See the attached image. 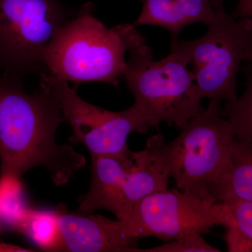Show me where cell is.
I'll list each match as a JSON object with an SVG mask.
<instances>
[{
  "label": "cell",
  "instance_id": "obj_1",
  "mask_svg": "<svg viewBox=\"0 0 252 252\" xmlns=\"http://www.w3.org/2000/svg\"><path fill=\"white\" fill-rule=\"evenodd\" d=\"M62 111L46 84L33 94L21 80L0 74V160L1 175L21 178L42 167L55 185L63 186L85 167L86 158L56 133L64 122Z\"/></svg>",
  "mask_w": 252,
  "mask_h": 252
},
{
  "label": "cell",
  "instance_id": "obj_2",
  "mask_svg": "<svg viewBox=\"0 0 252 252\" xmlns=\"http://www.w3.org/2000/svg\"><path fill=\"white\" fill-rule=\"evenodd\" d=\"M87 3L63 26L46 48L43 71L71 82H102L117 87L126 55L144 38L133 24L107 28Z\"/></svg>",
  "mask_w": 252,
  "mask_h": 252
},
{
  "label": "cell",
  "instance_id": "obj_3",
  "mask_svg": "<svg viewBox=\"0 0 252 252\" xmlns=\"http://www.w3.org/2000/svg\"><path fill=\"white\" fill-rule=\"evenodd\" d=\"M124 77L135 98L133 105L150 127L161 123L183 128L204 110L190 61L172 41L166 57L154 61L145 39L128 52Z\"/></svg>",
  "mask_w": 252,
  "mask_h": 252
},
{
  "label": "cell",
  "instance_id": "obj_4",
  "mask_svg": "<svg viewBox=\"0 0 252 252\" xmlns=\"http://www.w3.org/2000/svg\"><path fill=\"white\" fill-rule=\"evenodd\" d=\"M91 158V185L79 197V210H107L122 221L142 199L166 190L171 177L167 143L160 134L151 136L140 152L127 149L118 155Z\"/></svg>",
  "mask_w": 252,
  "mask_h": 252
},
{
  "label": "cell",
  "instance_id": "obj_5",
  "mask_svg": "<svg viewBox=\"0 0 252 252\" xmlns=\"http://www.w3.org/2000/svg\"><path fill=\"white\" fill-rule=\"evenodd\" d=\"M219 102L211 99L208 107L167 144L170 175L177 188L212 203L209 190L226 165L235 140Z\"/></svg>",
  "mask_w": 252,
  "mask_h": 252
},
{
  "label": "cell",
  "instance_id": "obj_6",
  "mask_svg": "<svg viewBox=\"0 0 252 252\" xmlns=\"http://www.w3.org/2000/svg\"><path fill=\"white\" fill-rule=\"evenodd\" d=\"M193 65L202 98L233 102L240 64L252 52V18H236L216 9L206 34L192 41L172 38Z\"/></svg>",
  "mask_w": 252,
  "mask_h": 252
},
{
  "label": "cell",
  "instance_id": "obj_7",
  "mask_svg": "<svg viewBox=\"0 0 252 252\" xmlns=\"http://www.w3.org/2000/svg\"><path fill=\"white\" fill-rule=\"evenodd\" d=\"M76 14L59 0H0V72L20 80L42 72L46 48Z\"/></svg>",
  "mask_w": 252,
  "mask_h": 252
},
{
  "label": "cell",
  "instance_id": "obj_8",
  "mask_svg": "<svg viewBox=\"0 0 252 252\" xmlns=\"http://www.w3.org/2000/svg\"><path fill=\"white\" fill-rule=\"evenodd\" d=\"M225 206L178 189L160 190L140 200L126 221L122 233L140 240L155 237L165 242L204 234L223 224Z\"/></svg>",
  "mask_w": 252,
  "mask_h": 252
},
{
  "label": "cell",
  "instance_id": "obj_9",
  "mask_svg": "<svg viewBox=\"0 0 252 252\" xmlns=\"http://www.w3.org/2000/svg\"><path fill=\"white\" fill-rule=\"evenodd\" d=\"M40 82L54 94L63 117L70 126L71 143L81 144L91 156H114L124 153L128 147L131 132L144 133L149 127L135 106L116 112L89 103L79 97L67 81L40 73Z\"/></svg>",
  "mask_w": 252,
  "mask_h": 252
},
{
  "label": "cell",
  "instance_id": "obj_10",
  "mask_svg": "<svg viewBox=\"0 0 252 252\" xmlns=\"http://www.w3.org/2000/svg\"><path fill=\"white\" fill-rule=\"evenodd\" d=\"M56 210L60 233L56 252H135L138 240L124 236L122 220L71 211L64 204Z\"/></svg>",
  "mask_w": 252,
  "mask_h": 252
},
{
  "label": "cell",
  "instance_id": "obj_11",
  "mask_svg": "<svg viewBox=\"0 0 252 252\" xmlns=\"http://www.w3.org/2000/svg\"><path fill=\"white\" fill-rule=\"evenodd\" d=\"M143 6L134 26H156L177 37L184 28L194 23L209 26L214 22L216 9L210 0H143Z\"/></svg>",
  "mask_w": 252,
  "mask_h": 252
},
{
  "label": "cell",
  "instance_id": "obj_12",
  "mask_svg": "<svg viewBox=\"0 0 252 252\" xmlns=\"http://www.w3.org/2000/svg\"><path fill=\"white\" fill-rule=\"evenodd\" d=\"M214 203H252V146L234 140L226 165L209 190Z\"/></svg>",
  "mask_w": 252,
  "mask_h": 252
},
{
  "label": "cell",
  "instance_id": "obj_13",
  "mask_svg": "<svg viewBox=\"0 0 252 252\" xmlns=\"http://www.w3.org/2000/svg\"><path fill=\"white\" fill-rule=\"evenodd\" d=\"M32 207L26 198L21 178L0 176V235L19 233Z\"/></svg>",
  "mask_w": 252,
  "mask_h": 252
},
{
  "label": "cell",
  "instance_id": "obj_14",
  "mask_svg": "<svg viewBox=\"0 0 252 252\" xmlns=\"http://www.w3.org/2000/svg\"><path fill=\"white\" fill-rule=\"evenodd\" d=\"M21 233L31 239L41 250L56 252L59 244L60 233L56 209L54 210L32 209Z\"/></svg>",
  "mask_w": 252,
  "mask_h": 252
},
{
  "label": "cell",
  "instance_id": "obj_15",
  "mask_svg": "<svg viewBox=\"0 0 252 252\" xmlns=\"http://www.w3.org/2000/svg\"><path fill=\"white\" fill-rule=\"evenodd\" d=\"M246 86L240 97L225 102L223 114L234 130L236 140L252 146V64L245 69Z\"/></svg>",
  "mask_w": 252,
  "mask_h": 252
},
{
  "label": "cell",
  "instance_id": "obj_16",
  "mask_svg": "<svg viewBox=\"0 0 252 252\" xmlns=\"http://www.w3.org/2000/svg\"><path fill=\"white\" fill-rule=\"evenodd\" d=\"M223 203L225 209L223 225L230 222L252 240V203L233 200Z\"/></svg>",
  "mask_w": 252,
  "mask_h": 252
},
{
  "label": "cell",
  "instance_id": "obj_17",
  "mask_svg": "<svg viewBox=\"0 0 252 252\" xmlns=\"http://www.w3.org/2000/svg\"><path fill=\"white\" fill-rule=\"evenodd\" d=\"M137 252H220L218 249L207 244L202 238L201 235H195L189 238L172 240L170 243L164 244L156 248L147 250H139Z\"/></svg>",
  "mask_w": 252,
  "mask_h": 252
},
{
  "label": "cell",
  "instance_id": "obj_18",
  "mask_svg": "<svg viewBox=\"0 0 252 252\" xmlns=\"http://www.w3.org/2000/svg\"><path fill=\"white\" fill-rule=\"evenodd\" d=\"M224 225L228 228L225 241L228 245V252H252L251 238L230 222H227Z\"/></svg>",
  "mask_w": 252,
  "mask_h": 252
},
{
  "label": "cell",
  "instance_id": "obj_19",
  "mask_svg": "<svg viewBox=\"0 0 252 252\" xmlns=\"http://www.w3.org/2000/svg\"><path fill=\"white\" fill-rule=\"evenodd\" d=\"M233 17L252 18V0H239Z\"/></svg>",
  "mask_w": 252,
  "mask_h": 252
},
{
  "label": "cell",
  "instance_id": "obj_20",
  "mask_svg": "<svg viewBox=\"0 0 252 252\" xmlns=\"http://www.w3.org/2000/svg\"><path fill=\"white\" fill-rule=\"evenodd\" d=\"M0 252H32L28 249L21 248L16 245L0 243Z\"/></svg>",
  "mask_w": 252,
  "mask_h": 252
},
{
  "label": "cell",
  "instance_id": "obj_21",
  "mask_svg": "<svg viewBox=\"0 0 252 252\" xmlns=\"http://www.w3.org/2000/svg\"><path fill=\"white\" fill-rule=\"evenodd\" d=\"M210 1H211L212 6L215 9H217V8L223 7L225 0H210Z\"/></svg>",
  "mask_w": 252,
  "mask_h": 252
},
{
  "label": "cell",
  "instance_id": "obj_22",
  "mask_svg": "<svg viewBox=\"0 0 252 252\" xmlns=\"http://www.w3.org/2000/svg\"><path fill=\"white\" fill-rule=\"evenodd\" d=\"M247 62H249L252 64V52L249 55L248 59H247Z\"/></svg>",
  "mask_w": 252,
  "mask_h": 252
}]
</instances>
